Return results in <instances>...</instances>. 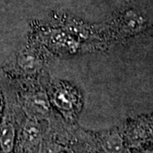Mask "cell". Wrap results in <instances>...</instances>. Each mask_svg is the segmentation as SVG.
I'll list each match as a JSON object with an SVG mask.
<instances>
[{
  "instance_id": "277c9868",
  "label": "cell",
  "mask_w": 153,
  "mask_h": 153,
  "mask_svg": "<svg viewBox=\"0 0 153 153\" xmlns=\"http://www.w3.org/2000/svg\"><path fill=\"white\" fill-rule=\"evenodd\" d=\"M48 153H74L71 148L60 144H51L48 147Z\"/></svg>"
},
{
  "instance_id": "7a4b0ae2",
  "label": "cell",
  "mask_w": 153,
  "mask_h": 153,
  "mask_svg": "<svg viewBox=\"0 0 153 153\" xmlns=\"http://www.w3.org/2000/svg\"><path fill=\"white\" fill-rule=\"evenodd\" d=\"M24 136L26 141L31 145V146H35L38 143L39 140V129L36 124L33 123L32 122L28 123L27 126L25 127L24 130Z\"/></svg>"
},
{
  "instance_id": "3957f363",
  "label": "cell",
  "mask_w": 153,
  "mask_h": 153,
  "mask_svg": "<svg viewBox=\"0 0 153 153\" xmlns=\"http://www.w3.org/2000/svg\"><path fill=\"white\" fill-rule=\"evenodd\" d=\"M105 148L110 153L118 152L121 149V141L117 137H111L105 142Z\"/></svg>"
},
{
  "instance_id": "6da1fadb",
  "label": "cell",
  "mask_w": 153,
  "mask_h": 153,
  "mask_svg": "<svg viewBox=\"0 0 153 153\" xmlns=\"http://www.w3.org/2000/svg\"><path fill=\"white\" fill-rule=\"evenodd\" d=\"M15 127L10 121L4 120L0 128V145L3 152L10 153L13 150L15 142Z\"/></svg>"
}]
</instances>
